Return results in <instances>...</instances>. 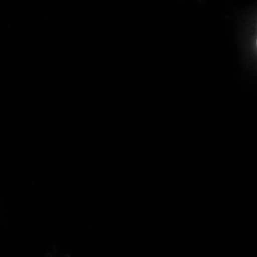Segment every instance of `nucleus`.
<instances>
[{
	"mask_svg": "<svg viewBox=\"0 0 257 257\" xmlns=\"http://www.w3.org/2000/svg\"><path fill=\"white\" fill-rule=\"evenodd\" d=\"M256 46H257V40H256Z\"/></svg>",
	"mask_w": 257,
	"mask_h": 257,
	"instance_id": "obj_1",
	"label": "nucleus"
}]
</instances>
